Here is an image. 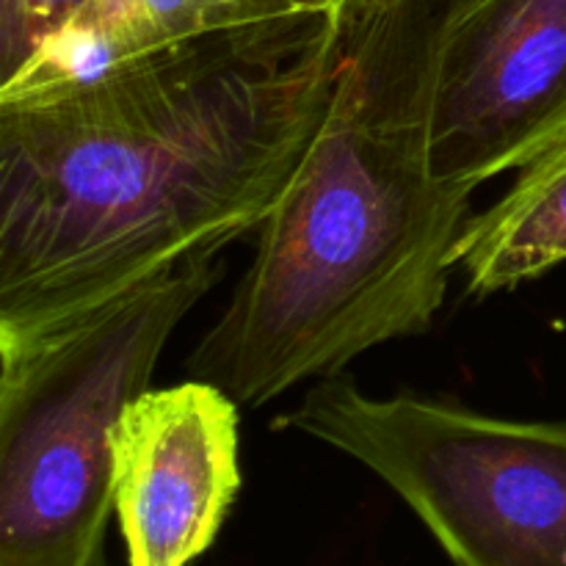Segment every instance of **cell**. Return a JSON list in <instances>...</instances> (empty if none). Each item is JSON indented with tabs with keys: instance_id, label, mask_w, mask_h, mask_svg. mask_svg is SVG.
Wrapping results in <instances>:
<instances>
[{
	"instance_id": "obj_1",
	"label": "cell",
	"mask_w": 566,
	"mask_h": 566,
	"mask_svg": "<svg viewBox=\"0 0 566 566\" xmlns=\"http://www.w3.org/2000/svg\"><path fill=\"white\" fill-rule=\"evenodd\" d=\"M337 70V11L280 14L0 99V346L260 230Z\"/></svg>"
},
{
	"instance_id": "obj_2",
	"label": "cell",
	"mask_w": 566,
	"mask_h": 566,
	"mask_svg": "<svg viewBox=\"0 0 566 566\" xmlns=\"http://www.w3.org/2000/svg\"><path fill=\"white\" fill-rule=\"evenodd\" d=\"M446 0H348L329 111L188 370L260 407L434 324L473 193L429 160Z\"/></svg>"
},
{
	"instance_id": "obj_3",
	"label": "cell",
	"mask_w": 566,
	"mask_h": 566,
	"mask_svg": "<svg viewBox=\"0 0 566 566\" xmlns=\"http://www.w3.org/2000/svg\"><path fill=\"white\" fill-rule=\"evenodd\" d=\"M197 254L81 318L0 346V566H105L114 429L221 276Z\"/></svg>"
},
{
	"instance_id": "obj_4",
	"label": "cell",
	"mask_w": 566,
	"mask_h": 566,
	"mask_svg": "<svg viewBox=\"0 0 566 566\" xmlns=\"http://www.w3.org/2000/svg\"><path fill=\"white\" fill-rule=\"evenodd\" d=\"M274 429L385 481L457 566H566V420H512L318 379Z\"/></svg>"
},
{
	"instance_id": "obj_5",
	"label": "cell",
	"mask_w": 566,
	"mask_h": 566,
	"mask_svg": "<svg viewBox=\"0 0 566 566\" xmlns=\"http://www.w3.org/2000/svg\"><path fill=\"white\" fill-rule=\"evenodd\" d=\"M566 142V0H446L429 64V160L473 193Z\"/></svg>"
},
{
	"instance_id": "obj_6",
	"label": "cell",
	"mask_w": 566,
	"mask_h": 566,
	"mask_svg": "<svg viewBox=\"0 0 566 566\" xmlns=\"http://www.w3.org/2000/svg\"><path fill=\"white\" fill-rule=\"evenodd\" d=\"M238 401L213 381L144 390L114 429V506L127 566H188L241 490Z\"/></svg>"
},
{
	"instance_id": "obj_7",
	"label": "cell",
	"mask_w": 566,
	"mask_h": 566,
	"mask_svg": "<svg viewBox=\"0 0 566 566\" xmlns=\"http://www.w3.org/2000/svg\"><path fill=\"white\" fill-rule=\"evenodd\" d=\"M280 14L269 0H86L0 99L48 97L182 39Z\"/></svg>"
},
{
	"instance_id": "obj_8",
	"label": "cell",
	"mask_w": 566,
	"mask_h": 566,
	"mask_svg": "<svg viewBox=\"0 0 566 566\" xmlns=\"http://www.w3.org/2000/svg\"><path fill=\"white\" fill-rule=\"evenodd\" d=\"M566 263V142L520 169L503 199L473 216L457 269L475 296L512 291Z\"/></svg>"
},
{
	"instance_id": "obj_9",
	"label": "cell",
	"mask_w": 566,
	"mask_h": 566,
	"mask_svg": "<svg viewBox=\"0 0 566 566\" xmlns=\"http://www.w3.org/2000/svg\"><path fill=\"white\" fill-rule=\"evenodd\" d=\"M83 3L86 0H0V86L14 81Z\"/></svg>"
},
{
	"instance_id": "obj_10",
	"label": "cell",
	"mask_w": 566,
	"mask_h": 566,
	"mask_svg": "<svg viewBox=\"0 0 566 566\" xmlns=\"http://www.w3.org/2000/svg\"><path fill=\"white\" fill-rule=\"evenodd\" d=\"M285 14H335L348 0H269Z\"/></svg>"
}]
</instances>
